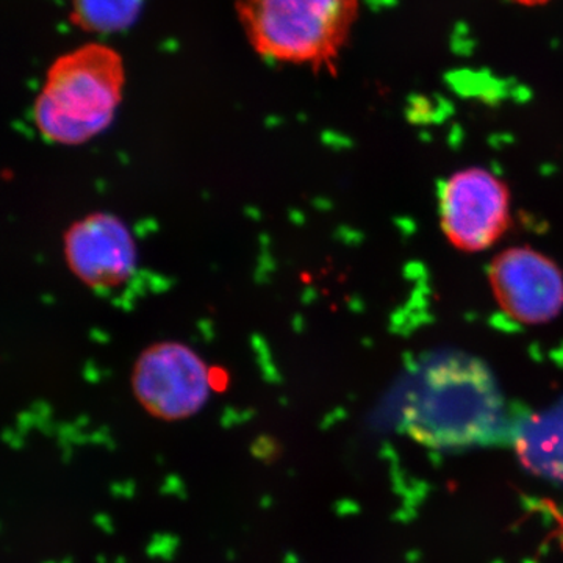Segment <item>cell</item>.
<instances>
[{
  "label": "cell",
  "instance_id": "6da1fadb",
  "mask_svg": "<svg viewBox=\"0 0 563 563\" xmlns=\"http://www.w3.org/2000/svg\"><path fill=\"white\" fill-rule=\"evenodd\" d=\"M503 424L501 391L483 363L466 355L426 363L404 398V431L435 450L492 443Z\"/></svg>",
  "mask_w": 563,
  "mask_h": 563
},
{
  "label": "cell",
  "instance_id": "7a4b0ae2",
  "mask_svg": "<svg viewBox=\"0 0 563 563\" xmlns=\"http://www.w3.org/2000/svg\"><path fill=\"white\" fill-rule=\"evenodd\" d=\"M124 84V62L106 44H85L62 55L33 106L36 129L51 143H87L110 128Z\"/></svg>",
  "mask_w": 563,
  "mask_h": 563
},
{
  "label": "cell",
  "instance_id": "3957f363",
  "mask_svg": "<svg viewBox=\"0 0 563 563\" xmlns=\"http://www.w3.org/2000/svg\"><path fill=\"white\" fill-rule=\"evenodd\" d=\"M251 46L277 63L333 69L361 13V0H239Z\"/></svg>",
  "mask_w": 563,
  "mask_h": 563
},
{
  "label": "cell",
  "instance_id": "277c9868",
  "mask_svg": "<svg viewBox=\"0 0 563 563\" xmlns=\"http://www.w3.org/2000/svg\"><path fill=\"white\" fill-rule=\"evenodd\" d=\"M213 388V372L198 352L184 343L152 344L133 366V395L158 420L195 417L209 402Z\"/></svg>",
  "mask_w": 563,
  "mask_h": 563
},
{
  "label": "cell",
  "instance_id": "5b68a950",
  "mask_svg": "<svg viewBox=\"0 0 563 563\" xmlns=\"http://www.w3.org/2000/svg\"><path fill=\"white\" fill-rule=\"evenodd\" d=\"M440 221L455 250H488L510 225V191L484 168L455 173L440 196Z\"/></svg>",
  "mask_w": 563,
  "mask_h": 563
},
{
  "label": "cell",
  "instance_id": "8992f818",
  "mask_svg": "<svg viewBox=\"0 0 563 563\" xmlns=\"http://www.w3.org/2000/svg\"><path fill=\"white\" fill-rule=\"evenodd\" d=\"M488 279L504 313L521 324H544L563 310L562 269L532 247H510L496 255Z\"/></svg>",
  "mask_w": 563,
  "mask_h": 563
},
{
  "label": "cell",
  "instance_id": "52a82bcc",
  "mask_svg": "<svg viewBox=\"0 0 563 563\" xmlns=\"http://www.w3.org/2000/svg\"><path fill=\"white\" fill-rule=\"evenodd\" d=\"M136 244L117 214H88L65 233V258L70 272L91 288L118 287L136 268Z\"/></svg>",
  "mask_w": 563,
  "mask_h": 563
},
{
  "label": "cell",
  "instance_id": "ba28073f",
  "mask_svg": "<svg viewBox=\"0 0 563 563\" xmlns=\"http://www.w3.org/2000/svg\"><path fill=\"white\" fill-rule=\"evenodd\" d=\"M515 450L528 472L563 483V402L518 426Z\"/></svg>",
  "mask_w": 563,
  "mask_h": 563
},
{
  "label": "cell",
  "instance_id": "9c48e42d",
  "mask_svg": "<svg viewBox=\"0 0 563 563\" xmlns=\"http://www.w3.org/2000/svg\"><path fill=\"white\" fill-rule=\"evenodd\" d=\"M143 0H70V21L81 31H122L139 16Z\"/></svg>",
  "mask_w": 563,
  "mask_h": 563
},
{
  "label": "cell",
  "instance_id": "30bf717a",
  "mask_svg": "<svg viewBox=\"0 0 563 563\" xmlns=\"http://www.w3.org/2000/svg\"><path fill=\"white\" fill-rule=\"evenodd\" d=\"M548 510L553 514L555 521V537L561 540L563 547V514L559 512L558 509L553 506V504H548Z\"/></svg>",
  "mask_w": 563,
  "mask_h": 563
},
{
  "label": "cell",
  "instance_id": "8fae6325",
  "mask_svg": "<svg viewBox=\"0 0 563 563\" xmlns=\"http://www.w3.org/2000/svg\"><path fill=\"white\" fill-rule=\"evenodd\" d=\"M507 2L518 3V5L523 7H540L551 2V0H507Z\"/></svg>",
  "mask_w": 563,
  "mask_h": 563
}]
</instances>
